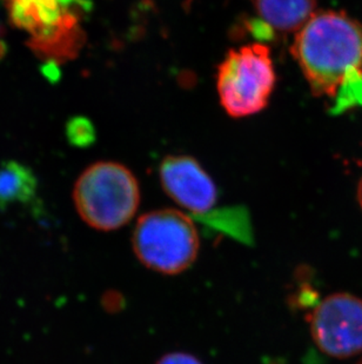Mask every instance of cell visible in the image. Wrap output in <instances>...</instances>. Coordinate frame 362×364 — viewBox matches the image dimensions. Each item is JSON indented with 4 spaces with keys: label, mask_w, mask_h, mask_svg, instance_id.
Listing matches in <instances>:
<instances>
[{
    "label": "cell",
    "mask_w": 362,
    "mask_h": 364,
    "mask_svg": "<svg viewBox=\"0 0 362 364\" xmlns=\"http://www.w3.org/2000/svg\"><path fill=\"white\" fill-rule=\"evenodd\" d=\"M10 21L31 36L28 45L44 59L64 62L84 43L80 26L85 0H5Z\"/></svg>",
    "instance_id": "obj_3"
},
{
    "label": "cell",
    "mask_w": 362,
    "mask_h": 364,
    "mask_svg": "<svg viewBox=\"0 0 362 364\" xmlns=\"http://www.w3.org/2000/svg\"><path fill=\"white\" fill-rule=\"evenodd\" d=\"M261 19L283 33L299 31L317 12V0H251Z\"/></svg>",
    "instance_id": "obj_8"
},
{
    "label": "cell",
    "mask_w": 362,
    "mask_h": 364,
    "mask_svg": "<svg viewBox=\"0 0 362 364\" xmlns=\"http://www.w3.org/2000/svg\"><path fill=\"white\" fill-rule=\"evenodd\" d=\"M159 178L165 193L188 213L206 215L216 205V183L193 157L168 156L160 163Z\"/></svg>",
    "instance_id": "obj_7"
},
{
    "label": "cell",
    "mask_w": 362,
    "mask_h": 364,
    "mask_svg": "<svg viewBox=\"0 0 362 364\" xmlns=\"http://www.w3.org/2000/svg\"><path fill=\"white\" fill-rule=\"evenodd\" d=\"M356 200L359 203L360 209L362 210V178L360 179L359 184H358V189H356Z\"/></svg>",
    "instance_id": "obj_12"
},
{
    "label": "cell",
    "mask_w": 362,
    "mask_h": 364,
    "mask_svg": "<svg viewBox=\"0 0 362 364\" xmlns=\"http://www.w3.org/2000/svg\"><path fill=\"white\" fill-rule=\"evenodd\" d=\"M312 338L329 358L362 354V299L349 292H335L315 304L308 315Z\"/></svg>",
    "instance_id": "obj_6"
},
{
    "label": "cell",
    "mask_w": 362,
    "mask_h": 364,
    "mask_svg": "<svg viewBox=\"0 0 362 364\" xmlns=\"http://www.w3.org/2000/svg\"><path fill=\"white\" fill-rule=\"evenodd\" d=\"M277 73L268 45L252 43L232 48L219 64L216 91L226 114L251 117L270 104Z\"/></svg>",
    "instance_id": "obj_4"
},
{
    "label": "cell",
    "mask_w": 362,
    "mask_h": 364,
    "mask_svg": "<svg viewBox=\"0 0 362 364\" xmlns=\"http://www.w3.org/2000/svg\"><path fill=\"white\" fill-rule=\"evenodd\" d=\"M290 53L312 93L333 98L362 80V23L342 11L318 10L295 32Z\"/></svg>",
    "instance_id": "obj_1"
},
{
    "label": "cell",
    "mask_w": 362,
    "mask_h": 364,
    "mask_svg": "<svg viewBox=\"0 0 362 364\" xmlns=\"http://www.w3.org/2000/svg\"><path fill=\"white\" fill-rule=\"evenodd\" d=\"M66 134L70 143L77 148L89 146L96 138L92 124L84 117L72 118L66 127Z\"/></svg>",
    "instance_id": "obj_10"
},
{
    "label": "cell",
    "mask_w": 362,
    "mask_h": 364,
    "mask_svg": "<svg viewBox=\"0 0 362 364\" xmlns=\"http://www.w3.org/2000/svg\"><path fill=\"white\" fill-rule=\"evenodd\" d=\"M132 245L146 268L164 275H178L198 257L200 238L194 220L187 213L159 209L137 220Z\"/></svg>",
    "instance_id": "obj_5"
},
{
    "label": "cell",
    "mask_w": 362,
    "mask_h": 364,
    "mask_svg": "<svg viewBox=\"0 0 362 364\" xmlns=\"http://www.w3.org/2000/svg\"><path fill=\"white\" fill-rule=\"evenodd\" d=\"M155 364H204L194 355L182 353V351H175L163 356L158 360Z\"/></svg>",
    "instance_id": "obj_11"
},
{
    "label": "cell",
    "mask_w": 362,
    "mask_h": 364,
    "mask_svg": "<svg viewBox=\"0 0 362 364\" xmlns=\"http://www.w3.org/2000/svg\"><path fill=\"white\" fill-rule=\"evenodd\" d=\"M79 216L97 230L112 231L130 223L141 204L133 172L116 162H97L79 176L73 190Z\"/></svg>",
    "instance_id": "obj_2"
},
{
    "label": "cell",
    "mask_w": 362,
    "mask_h": 364,
    "mask_svg": "<svg viewBox=\"0 0 362 364\" xmlns=\"http://www.w3.org/2000/svg\"><path fill=\"white\" fill-rule=\"evenodd\" d=\"M37 188V177L28 166L16 161L0 163V209L30 202Z\"/></svg>",
    "instance_id": "obj_9"
},
{
    "label": "cell",
    "mask_w": 362,
    "mask_h": 364,
    "mask_svg": "<svg viewBox=\"0 0 362 364\" xmlns=\"http://www.w3.org/2000/svg\"><path fill=\"white\" fill-rule=\"evenodd\" d=\"M356 364H362V358H360V361H359V362H358V363H356Z\"/></svg>",
    "instance_id": "obj_13"
}]
</instances>
